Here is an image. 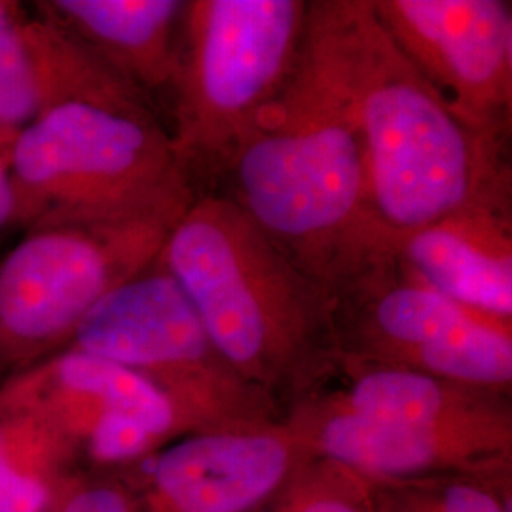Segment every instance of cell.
Masks as SVG:
<instances>
[{"label": "cell", "mask_w": 512, "mask_h": 512, "mask_svg": "<svg viewBox=\"0 0 512 512\" xmlns=\"http://www.w3.org/2000/svg\"><path fill=\"white\" fill-rule=\"evenodd\" d=\"M76 459L40 414L0 393V512L48 511Z\"/></svg>", "instance_id": "17"}, {"label": "cell", "mask_w": 512, "mask_h": 512, "mask_svg": "<svg viewBox=\"0 0 512 512\" xmlns=\"http://www.w3.org/2000/svg\"><path fill=\"white\" fill-rule=\"evenodd\" d=\"M177 220L27 230L0 260V385L67 348L103 296L158 258Z\"/></svg>", "instance_id": "7"}, {"label": "cell", "mask_w": 512, "mask_h": 512, "mask_svg": "<svg viewBox=\"0 0 512 512\" xmlns=\"http://www.w3.org/2000/svg\"><path fill=\"white\" fill-rule=\"evenodd\" d=\"M12 139L0 141V234L8 228H14V186H12V173H10V147Z\"/></svg>", "instance_id": "21"}, {"label": "cell", "mask_w": 512, "mask_h": 512, "mask_svg": "<svg viewBox=\"0 0 512 512\" xmlns=\"http://www.w3.org/2000/svg\"><path fill=\"white\" fill-rule=\"evenodd\" d=\"M311 459L285 418L190 433L154 456L137 512H253Z\"/></svg>", "instance_id": "10"}, {"label": "cell", "mask_w": 512, "mask_h": 512, "mask_svg": "<svg viewBox=\"0 0 512 512\" xmlns=\"http://www.w3.org/2000/svg\"><path fill=\"white\" fill-rule=\"evenodd\" d=\"M262 512H378V486L325 459H311Z\"/></svg>", "instance_id": "18"}, {"label": "cell", "mask_w": 512, "mask_h": 512, "mask_svg": "<svg viewBox=\"0 0 512 512\" xmlns=\"http://www.w3.org/2000/svg\"><path fill=\"white\" fill-rule=\"evenodd\" d=\"M14 226L181 217L196 198L148 103L71 101L19 129L10 147Z\"/></svg>", "instance_id": "4"}, {"label": "cell", "mask_w": 512, "mask_h": 512, "mask_svg": "<svg viewBox=\"0 0 512 512\" xmlns=\"http://www.w3.org/2000/svg\"><path fill=\"white\" fill-rule=\"evenodd\" d=\"M338 370L346 374L348 387L332 397L359 416L512 442L505 393L393 366L342 361Z\"/></svg>", "instance_id": "16"}, {"label": "cell", "mask_w": 512, "mask_h": 512, "mask_svg": "<svg viewBox=\"0 0 512 512\" xmlns=\"http://www.w3.org/2000/svg\"><path fill=\"white\" fill-rule=\"evenodd\" d=\"M220 357L279 408L338 370L330 296L224 194L196 196L158 255Z\"/></svg>", "instance_id": "3"}, {"label": "cell", "mask_w": 512, "mask_h": 512, "mask_svg": "<svg viewBox=\"0 0 512 512\" xmlns=\"http://www.w3.org/2000/svg\"><path fill=\"white\" fill-rule=\"evenodd\" d=\"M395 258L442 296L512 321L511 207L478 205L437 220L401 239Z\"/></svg>", "instance_id": "14"}, {"label": "cell", "mask_w": 512, "mask_h": 512, "mask_svg": "<svg viewBox=\"0 0 512 512\" xmlns=\"http://www.w3.org/2000/svg\"><path fill=\"white\" fill-rule=\"evenodd\" d=\"M285 421L311 458L336 463L378 486L442 476H503L511 465V440L372 420L332 395L302 399L289 408Z\"/></svg>", "instance_id": "11"}, {"label": "cell", "mask_w": 512, "mask_h": 512, "mask_svg": "<svg viewBox=\"0 0 512 512\" xmlns=\"http://www.w3.org/2000/svg\"><path fill=\"white\" fill-rule=\"evenodd\" d=\"M71 101L148 103L35 6L0 0V131Z\"/></svg>", "instance_id": "13"}, {"label": "cell", "mask_w": 512, "mask_h": 512, "mask_svg": "<svg viewBox=\"0 0 512 512\" xmlns=\"http://www.w3.org/2000/svg\"><path fill=\"white\" fill-rule=\"evenodd\" d=\"M338 361L509 393L512 321L465 308L389 256L330 294Z\"/></svg>", "instance_id": "8"}, {"label": "cell", "mask_w": 512, "mask_h": 512, "mask_svg": "<svg viewBox=\"0 0 512 512\" xmlns=\"http://www.w3.org/2000/svg\"><path fill=\"white\" fill-rule=\"evenodd\" d=\"M495 476H444L403 482L425 512H511V494Z\"/></svg>", "instance_id": "19"}, {"label": "cell", "mask_w": 512, "mask_h": 512, "mask_svg": "<svg viewBox=\"0 0 512 512\" xmlns=\"http://www.w3.org/2000/svg\"><path fill=\"white\" fill-rule=\"evenodd\" d=\"M385 31L459 118L509 141L512 4L505 0H370Z\"/></svg>", "instance_id": "9"}, {"label": "cell", "mask_w": 512, "mask_h": 512, "mask_svg": "<svg viewBox=\"0 0 512 512\" xmlns=\"http://www.w3.org/2000/svg\"><path fill=\"white\" fill-rule=\"evenodd\" d=\"M308 8L306 0H186L169 135L192 181L222 175L289 82Z\"/></svg>", "instance_id": "5"}, {"label": "cell", "mask_w": 512, "mask_h": 512, "mask_svg": "<svg viewBox=\"0 0 512 512\" xmlns=\"http://www.w3.org/2000/svg\"><path fill=\"white\" fill-rule=\"evenodd\" d=\"M0 393L33 408L80 458L84 442L109 418H126L162 444L181 433V418L141 374L76 349H63L0 385Z\"/></svg>", "instance_id": "12"}, {"label": "cell", "mask_w": 512, "mask_h": 512, "mask_svg": "<svg viewBox=\"0 0 512 512\" xmlns=\"http://www.w3.org/2000/svg\"><path fill=\"white\" fill-rule=\"evenodd\" d=\"M302 44L348 99L393 256L408 234L458 211L511 207L509 141L469 128L440 99L370 0H311Z\"/></svg>", "instance_id": "1"}, {"label": "cell", "mask_w": 512, "mask_h": 512, "mask_svg": "<svg viewBox=\"0 0 512 512\" xmlns=\"http://www.w3.org/2000/svg\"><path fill=\"white\" fill-rule=\"evenodd\" d=\"M10 137H14V135H6V133L0 131V141H2V139H10Z\"/></svg>", "instance_id": "23"}, {"label": "cell", "mask_w": 512, "mask_h": 512, "mask_svg": "<svg viewBox=\"0 0 512 512\" xmlns=\"http://www.w3.org/2000/svg\"><path fill=\"white\" fill-rule=\"evenodd\" d=\"M33 6L148 101L171 93L184 0H40Z\"/></svg>", "instance_id": "15"}, {"label": "cell", "mask_w": 512, "mask_h": 512, "mask_svg": "<svg viewBox=\"0 0 512 512\" xmlns=\"http://www.w3.org/2000/svg\"><path fill=\"white\" fill-rule=\"evenodd\" d=\"M378 512H425V509L408 494L403 484H380Z\"/></svg>", "instance_id": "22"}, {"label": "cell", "mask_w": 512, "mask_h": 512, "mask_svg": "<svg viewBox=\"0 0 512 512\" xmlns=\"http://www.w3.org/2000/svg\"><path fill=\"white\" fill-rule=\"evenodd\" d=\"M46 512H137V497L118 482L73 473Z\"/></svg>", "instance_id": "20"}, {"label": "cell", "mask_w": 512, "mask_h": 512, "mask_svg": "<svg viewBox=\"0 0 512 512\" xmlns=\"http://www.w3.org/2000/svg\"><path fill=\"white\" fill-rule=\"evenodd\" d=\"M65 349L147 378L175 404L186 435L279 420L277 406L220 357L192 302L158 258L103 296Z\"/></svg>", "instance_id": "6"}, {"label": "cell", "mask_w": 512, "mask_h": 512, "mask_svg": "<svg viewBox=\"0 0 512 512\" xmlns=\"http://www.w3.org/2000/svg\"><path fill=\"white\" fill-rule=\"evenodd\" d=\"M222 175L232 188L224 196L329 296L393 256L376 226L348 99L304 44L293 76L256 116Z\"/></svg>", "instance_id": "2"}]
</instances>
